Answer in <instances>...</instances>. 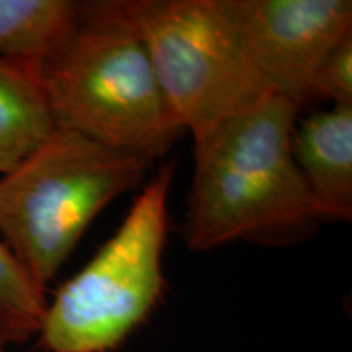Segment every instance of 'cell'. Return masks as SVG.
Masks as SVG:
<instances>
[{
  "label": "cell",
  "instance_id": "cell-3",
  "mask_svg": "<svg viewBox=\"0 0 352 352\" xmlns=\"http://www.w3.org/2000/svg\"><path fill=\"white\" fill-rule=\"evenodd\" d=\"M153 162L56 129L0 176V235L46 290L96 215L139 186Z\"/></svg>",
  "mask_w": 352,
  "mask_h": 352
},
{
  "label": "cell",
  "instance_id": "cell-8",
  "mask_svg": "<svg viewBox=\"0 0 352 352\" xmlns=\"http://www.w3.org/2000/svg\"><path fill=\"white\" fill-rule=\"evenodd\" d=\"M56 131L39 67L0 57V176Z\"/></svg>",
  "mask_w": 352,
  "mask_h": 352
},
{
  "label": "cell",
  "instance_id": "cell-10",
  "mask_svg": "<svg viewBox=\"0 0 352 352\" xmlns=\"http://www.w3.org/2000/svg\"><path fill=\"white\" fill-rule=\"evenodd\" d=\"M47 302L46 290L0 239V349L8 351L38 336Z\"/></svg>",
  "mask_w": 352,
  "mask_h": 352
},
{
  "label": "cell",
  "instance_id": "cell-2",
  "mask_svg": "<svg viewBox=\"0 0 352 352\" xmlns=\"http://www.w3.org/2000/svg\"><path fill=\"white\" fill-rule=\"evenodd\" d=\"M39 76L56 129L151 162L184 132L121 0L82 2L72 32Z\"/></svg>",
  "mask_w": 352,
  "mask_h": 352
},
{
  "label": "cell",
  "instance_id": "cell-9",
  "mask_svg": "<svg viewBox=\"0 0 352 352\" xmlns=\"http://www.w3.org/2000/svg\"><path fill=\"white\" fill-rule=\"evenodd\" d=\"M76 0H0V57L39 67L72 32Z\"/></svg>",
  "mask_w": 352,
  "mask_h": 352
},
{
  "label": "cell",
  "instance_id": "cell-5",
  "mask_svg": "<svg viewBox=\"0 0 352 352\" xmlns=\"http://www.w3.org/2000/svg\"><path fill=\"white\" fill-rule=\"evenodd\" d=\"M171 111L192 139L271 96L226 0H121Z\"/></svg>",
  "mask_w": 352,
  "mask_h": 352
},
{
  "label": "cell",
  "instance_id": "cell-1",
  "mask_svg": "<svg viewBox=\"0 0 352 352\" xmlns=\"http://www.w3.org/2000/svg\"><path fill=\"white\" fill-rule=\"evenodd\" d=\"M298 108L271 95L195 139V173L182 227L184 245L209 252L233 241L289 246L321 219L292 152Z\"/></svg>",
  "mask_w": 352,
  "mask_h": 352
},
{
  "label": "cell",
  "instance_id": "cell-4",
  "mask_svg": "<svg viewBox=\"0 0 352 352\" xmlns=\"http://www.w3.org/2000/svg\"><path fill=\"white\" fill-rule=\"evenodd\" d=\"M175 162L142 188L116 233L47 302V352H109L151 315L165 287L164 250Z\"/></svg>",
  "mask_w": 352,
  "mask_h": 352
},
{
  "label": "cell",
  "instance_id": "cell-7",
  "mask_svg": "<svg viewBox=\"0 0 352 352\" xmlns=\"http://www.w3.org/2000/svg\"><path fill=\"white\" fill-rule=\"evenodd\" d=\"M292 152L316 212L352 219V107L336 104L296 126Z\"/></svg>",
  "mask_w": 352,
  "mask_h": 352
},
{
  "label": "cell",
  "instance_id": "cell-12",
  "mask_svg": "<svg viewBox=\"0 0 352 352\" xmlns=\"http://www.w3.org/2000/svg\"><path fill=\"white\" fill-rule=\"evenodd\" d=\"M0 352H10V351H6V349H0Z\"/></svg>",
  "mask_w": 352,
  "mask_h": 352
},
{
  "label": "cell",
  "instance_id": "cell-11",
  "mask_svg": "<svg viewBox=\"0 0 352 352\" xmlns=\"http://www.w3.org/2000/svg\"><path fill=\"white\" fill-rule=\"evenodd\" d=\"M324 100L352 107V34L342 39L321 65L314 101Z\"/></svg>",
  "mask_w": 352,
  "mask_h": 352
},
{
  "label": "cell",
  "instance_id": "cell-6",
  "mask_svg": "<svg viewBox=\"0 0 352 352\" xmlns=\"http://www.w3.org/2000/svg\"><path fill=\"white\" fill-rule=\"evenodd\" d=\"M241 46L272 95L314 101L327 57L352 34L351 0H226Z\"/></svg>",
  "mask_w": 352,
  "mask_h": 352
}]
</instances>
